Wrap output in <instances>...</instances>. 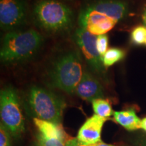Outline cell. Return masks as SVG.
Masks as SVG:
<instances>
[{"label": "cell", "mask_w": 146, "mask_h": 146, "mask_svg": "<svg viewBox=\"0 0 146 146\" xmlns=\"http://www.w3.org/2000/svg\"><path fill=\"white\" fill-rule=\"evenodd\" d=\"M129 13L123 0H85L78 16V24L96 36L105 35Z\"/></svg>", "instance_id": "cell-1"}, {"label": "cell", "mask_w": 146, "mask_h": 146, "mask_svg": "<svg viewBox=\"0 0 146 146\" xmlns=\"http://www.w3.org/2000/svg\"><path fill=\"white\" fill-rule=\"evenodd\" d=\"M43 42V36L33 29L8 32L1 43V62L10 64L30 59L40 50Z\"/></svg>", "instance_id": "cell-2"}, {"label": "cell", "mask_w": 146, "mask_h": 146, "mask_svg": "<svg viewBox=\"0 0 146 146\" xmlns=\"http://www.w3.org/2000/svg\"><path fill=\"white\" fill-rule=\"evenodd\" d=\"M36 26L45 31L59 33L68 30L74 22V12L58 0H38L33 9Z\"/></svg>", "instance_id": "cell-3"}, {"label": "cell", "mask_w": 146, "mask_h": 146, "mask_svg": "<svg viewBox=\"0 0 146 146\" xmlns=\"http://www.w3.org/2000/svg\"><path fill=\"white\" fill-rule=\"evenodd\" d=\"M81 58L76 50L69 51L58 57L49 72L52 86L66 94H75L84 73Z\"/></svg>", "instance_id": "cell-4"}, {"label": "cell", "mask_w": 146, "mask_h": 146, "mask_svg": "<svg viewBox=\"0 0 146 146\" xmlns=\"http://www.w3.org/2000/svg\"><path fill=\"white\" fill-rule=\"evenodd\" d=\"M29 108L35 118L61 124L66 102L53 91L39 86H32L27 94Z\"/></svg>", "instance_id": "cell-5"}, {"label": "cell", "mask_w": 146, "mask_h": 146, "mask_svg": "<svg viewBox=\"0 0 146 146\" xmlns=\"http://www.w3.org/2000/svg\"><path fill=\"white\" fill-rule=\"evenodd\" d=\"M0 115L1 123L12 136L18 137L25 132V118L19 97L14 87L8 86L1 90Z\"/></svg>", "instance_id": "cell-6"}, {"label": "cell", "mask_w": 146, "mask_h": 146, "mask_svg": "<svg viewBox=\"0 0 146 146\" xmlns=\"http://www.w3.org/2000/svg\"><path fill=\"white\" fill-rule=\"evenodd\" d=\"M73 39L85 57L91 70L98 76H104L105 67L96 47L97 36L79 27L74 32Z\"/></svg>", "instance_id": "cell-7"}, {"label": "cell", "mask_w": 146, "mask_h": 146, "mask_svg": "<svg viewBox=\"0 0 146 146\" xmlns=\"http://www.w3.org/2000/svg\"><path fill=\"white\" fill-rule=\"evenodd\" d=\"M26 0H0V26L5 31H13L26 23Z\"/></svg>", "instance_id": "cell-8"}, {"label": "cell", "mask_w": 146, "mask_h": 146, "mask_svg": "<svg viewBox=\"0 0 146 146\" xmlns=\"http://www.w3.org/2000/svg\"><path fill=\"white\" fill-rule=\"evenodd\" d=\"M107 119L95 114L87 118L78 130L77 139L87 145L102 141V128Z\"/></svg>", "instance_id": "cell-9"}, {"label": "cell", "mask_w": 146, "mask_h": 146, "mask_svg": "<svg viewBox=\"0 0 146 146\" xmlns=\"http://www.w3.org/2000/svg\"><path fill=\"white\" fill-rule=\"evenodd\" d=\"M75 94L81 99L88 102L104 98V87L100 81L87 71L84 72Z\"/></svg>", "instance_id": "cell-10"}, {"label": "cell", "mask_w": 146, "mask_h": 146, "mask_svg": "<svg viewBox=\"0 0 146 146\" xmlns=\"http://www.w3.org/2000/svg\"><path fill=\"white\" fill-rule=\"evenodd\" d=\"M33 122L39 133L47 138L58 139L63 141H66V134L64 131L61 124H57L53 122L34 118Z\"/></svg>", "instance_id": "cell-11"}, {"label": "cell", "mask_w": 146, "mask_h": 146, "mask_svg": "<svg viewBox=\"0 0 146 146\" xmlns=\"http://www.w3.org/2000/svg\"><path fill=\"white\" fill-rule=\"evenodd\" d=\"M114 120L127 131H136L141 129V119L137 115L134 110L115 111L113 114Z\"/></svg>", "instance_id": "cell-12"}, {"label": "cell", "mask_w": 146, "mask_h": 146, "mask_svg": "<svg viewBox=\"0 0 146 146\" xmlns=\"http://www.w3.org/2000/svg\"><path fill=\"white\" fill-rule=\"evenodd\" d=\"M92 108L95 114L98 115L102 118H108L114 114L112 106L108 100L100 98L93 100Z\"/></svg>", "instance_id": "cell-13"}, {"label": "cell", "mask_w": 146, "mask_h": 146, "mask_svg": "<svg viewBox=\"0 0 146 146\" xmlns=\"http://www.w3.org/2000/svg\"><path fill=\"white\" fill-rule=\"evenodd\" d=\"M125 56V52L123 49L113 47L108 50L102 56V62L104 67H110L123 60Z\"/></svg>", "instance_id": "cell-14"}, {"label": "cell", "mask_w": 146, "mask_h": 146, "mask_svg": "<svg viewBox=\"0 0 146 146\" xmlns=\"http://www.w3.org/2000/svg\"><path fill=\"white\" fill-rule=\"evenodd\" d=\"M131 39L134 44L138 45L144 44L146 39V27L144 26L135 27L131 32Z\"/></svg>", "instance_id": "cell-15"}, {"label": "cell", "mask_w": 146, "mask_h": 146, "mask_svg": "<svg viewBox=\"0 0 146 146\" xmlns=\"http://www.w3.org/2000/svg\"><path fill=\"white\" fill-rule=\"evenodd\" d=\"M36 146H66V141L58 139L47 138L38 133L36 135Z\"/></svg>", "instance_id": "cell-16"}, {"label": "cell", "mask_w": 146, "mask_h": 146, "mask_svg": "<svg viewBox=\"0 0 146 146\" xmlns=\"http://www.w3.org/2000/svg\"><path fill=\"white\" fill-rule=\"evenodd\" d=\"M108 41L109 38L106 34L100 35L97 36V50H98L100 56H102V58L105 54V53L107 52L108 47Z\"/></svg>", "instance_id": "cell-17"}, {"label": "cell", "mask_w": 146, "mask_h": 146, "mask_svg": "<svg viewBox=\"0 0 146 146\" xmlns=\"http://www.w3.org/2000/svg\"><path fill=\"white\" fill-rule=\"evenodd\" d=\"M0 146H11L10 133L1 123L0 125Z\"/></svg>", "instance_id": "cell-18"}, {"label": "cell", "mask_w": 146, "mask_h": 146, "mask_svg": "<svg viewBox=\"0 0 146 146\" xmlns=\"http://www.w3.org/2000/svg\"><path fill=\"white\" fill-rule=\"evenodd\" d=\"M66 146H88L86 144L81 143L77 139V138H70L66 140Z\"/></svg>", "instance_id": "cell-19"}, {"label": "cell", "mask_w": 146, "mask_h": 146, "mask_svg": "<svg viewBox=\"0 0 146 146\" xmlns=\"http://www.w3.org/2000/svg\"><path fill=\"white\" fill-rule=\"evenodd\" d=\"M135 144L137 146H146V135L141 136L137 139Z\"/></svg>", "instance_id": "cell-20"}, {"label": "cell", "mask_w": 146, "mask_h": 146, "mask_svg": "<svg viewBox=\"0 0 146 146\" xmlns=\"http://www.w3.org/2000/svg\"><path fill=\"white\" fill-rule=\"evenodd\" d=\"M88 146H115L114 145H112V144H108L106 143H104L103 141L98 142V143L93 144V145H89Z\"/></svg>", "instance_id": "cell-21"}, {"label": "cell", "mask_w": 146, "mask_h": 146, "mask_svg": "<svg viewBox=\"0 0 146 146\" xmlns=\"http://www.w3.org/2000/svg\"><path fill=\"white\" fill-rule=\"evenodd\" d=\"M142 21H143L144 27H146V6L144 8L142 13Z\"/></svg>", "instance_id": "cell-22"}, {"label": "cell", "mask_w": 146, "mask_h": 146, "mask_svg": "<svg viewBox=\"0 0 146 146\" xmlns=\"http://www.w3.org/2000/svg\"><path fill=\"white\" fill-rule=\"evenodd\" d=\"M141 129L146 132V117L141 120Z\"/></svg>", "instance_id": "cell-23"}, {"label": "cell", "mask_w": 146, "mask_h": 146, "mask_svg": "<svg viewBox=\"0 0 146 146\" xmlns=\"http://www.w3.org/2000/svg\"><path fill=\"white\" fill-rule=\"evenodd\" d=\"M145 44L146 45V39H145Z\"/></svg>", "instance_id": "cell-24"}, {"label": "cell", "mask_w": 146, "mask_h": 146, "mask_svg": "<svg viewBox=\"0 0 146 146\" xmlns=\"http://www.w3.org/2000/svg\"><path fill=\"white\" fill-rule=\"evenodd\" d=\"M35 146H36V145H35Z\"/></svg>", "instance_id": "cell-25"}]
</instances>
